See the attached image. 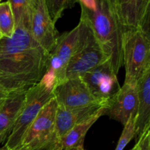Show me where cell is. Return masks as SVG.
Returning <instances> with one entry per match:
<instances>
[{
	"label": "cell",
	"mask_w": 150,
	"mask_h": 150,
	"mask_svg": "<svg viewBox=\"0 0 150 150\" xmlns=\"http://www.w3.org/2000/svg\"><path fill=\"white\" fill-rule=\"evenodd\" d=\"M78 2L87 9H92L95 5V0H78Z\"/></svg>",
	"instance_id": "obj_22"
},
{
	"label": "cell",
	"mask_w": 150,
	"mask_h": 150,
	"mask_svg": "<svg viewBox=\"0 0 150 150\" xmlns=\"http://www.w3.org/2000/svg\"><path fill=\"white\" fill-rule=\"evenodd\" d=\"M135 137H136V116H131L124 125V129L115 150H123L130 143V141Z\"/></svg>",
	"instance_id": "obj_20"
},
{
	"label": "cell",
	"mask_w": 150,
	"mask_h": 150,
	"mask_svg": "<svg viewBox=\"0 0 150 150\" xmlns=\"http://www.w3.org/2000/svg\"><path fill=\"white\" fill-rule=\"evenodd\" d=\"M16 29L15 20L8 1L0 3V32L1 36L10 38Z\"/></svg>",
	"instance_id": "obj_18"
},
{
	"label": "cell",
	"mask_w": 150,
	"mask_h": 150,
	"mask_svg": "<svg viewBox=\"0 0 150 150\" xmlns=\"http://www.w3.org/2000/svg\"><path fill=\"white\" fill-rule=\"evenodd\" d=\"M1 103V102H0V103Z\"/></svg>",
	"instance_id": "obj_28"
},
{
	"label": "cell",
	"mask_w": 150,
	"mask_h": 150,
	"mask_svg": "<svg viewBox=\"0 0 150 150\" xmlns=\"http://www.w3.org/2000/svg\"><path fill=\"white\" fill-rule=\"evenodd\" d=\"M114 10L122 29L149 31L150 0H113Z\"/></svg>",
	"instance_id": "obj_9"
},
{
	"label": "cell",
	"mask_w": 150,
	"mask_h": 150,
	"mask_svg": "<svg viewBox=\"0 0 150 150\" xmlns=\"http://www.w3.org/2000/svg\"><path fill=\"white\" fill-rule=\"evenodd\" d=\"M0 150H8V149H7V147H6L5 146H3L2 147L0 148ZM13 150H30L29 149V148H27L26 146H18V147L16 148V149H13Z\"/></svg>",
	"instance_id": "obj_23"
},
{
	"label": "cell",
	"mask_w": 150,
	"mask_h": 150,
	"mask_svg": "<svg viewBox=\"0 0 150 150\" xmlns=\"http://www.w3.org/2000/svg\"><path fill=\"white\" fill-rule=\"evenodd\" d=\"M26 91L10 92L0 103V133L11 132L25 101Z\"/></svg>",
	"instance_id": "obj_15"
},
{
	"label": "cell",
	"mask_w": 150,
	"mask_h": 150,
	"mask_svg": "<svg viewBox=\"0 0 150 150\" xmlns=\"http://www.w3.org/2000/svg\"><path fill=\"white\" fill-rule=\"evenodd\" d=\"M138 108L136 115V139L137 140L150 128V67L137 83Z\"/></svg>",
	"instance_id": "obj_14"
},
{
	"label": "cell",
	"mask_w": 150,
	"mask_h": 150,
	"mask_svg": "<svg viewBox=\"0 0 150 150\" xmlns=\"http://www.w3.org/2000/svg\"><path fill=\"white\" fill-rule=\"evenodd\" d=\"M106 103H98L78 109H67L58 105L55 119V136L58 142V148L59 139L62 136L75 125L97 114L105 106Z\"/></svg>",
	"instance_id": "obj_13"
},
{
	"label": "cell",
	"mask_w": 150,
	"mask_h": 150,
	"mask_svg": "<svg viewBox=\"0 0 150 150\" xmlns=\"http://www.w3.org/2000/svg\"><path fill=\"white\" fill-rule=\"evenodd\" d=\"M70 150H85L84 147H83V145H81V146H79L78 147L73 148V149H71Z\"/></svg>",
	"instance_id": "obj_24"
},
{
	"label": "cell",
	"mask_w": 150,
	"mask_h": 150,
	"mask_svg": "<svg viewBox=\"0 0 150 150\" xmlns=\"http://www.w3.org/2000/svg\"><path fill=\"white\" fill-rule=\"evenodd\" d=\"M53 93L58 105L67 109L83 108L108 101H100L95 98L81 78L65 79L57 83Z\"/></svg>",
	"instance_id": "obj_8"
},
{
	"label": "cell",
	"mask_w": 150,
	"mask_h": 150,
	"mask_svg": "<svg viewBox=\"0 0 150 150\" xmlns=\"http://www.w3.org/2000/svg\"><path fill=\"white\" fill-rule=\"evenodd\" d=\"M130 150H136V147H135V146H133V148H132V149H130Z\"/></svg>",
	"instance_id": "obj_25"
},
{
	"label": "cell",
	"mask_w": 150,
	"mask_h": 150,
	"mask_svg": "<svg viewBox=\"0 0 150 150\" xmlns=\"http://www.w3.org/2000/svg\"><path fill=\"white\" fill-rule=\"evenodd\" d=\"M48 57L29 28L16 26L11 37L0 39L1 87L8 94L38 84L46 70Z\"/></svg>",
	"instance_id": "obj_1"
},
{
	"label": "cell",
	"mask_w": 150,
	"mask_h": 150,
	"mask_svg": "<svg viewBox=\"0 0 150 150\" xmlns=\"http://www.w3.org/2000/svg\"><path fill=\"white\" fill-rule=\"evenodd\" d=\"M89 29L87 19L81 13L79 24L57 38L54 49L48 54L46 70L41 80L54 86L64 80L67 64L84 43Z\"/></svg>",
	"instance_id": "obj_3"
},
{
	"label": "cell",
	"mask_w": 150,
	"mask_h": 150,
	"mask_svg": "<svg viewBox=\"0 0 150 150\" xmlns=\"http://www.w3.org/2000/svg\"><path fill=\"white\" fill-rule=\"evenodd\" d=\"M105 107L90 118L75 125L62 136L59 142V150H70L83 145L86 133L95 122L103 116Z\"/></svg>",
	"instance_id": "obj_16"
},
{
	"label": "cell",
	"mask_w": 150,
	"mask_h": 150,
	"mask_svg": "<svg viewBox=\"0 0 150 150\" xmlns=\"http://www.w3.org/2000/svg\"><path fill=\"white\" fill-rule=\"evenodd\" d=\"M1 37H2V36H1V32H0V39H1Z\"/></svg>",
	"instance_id": "obj_26"
},
{
	"label": "cell",
	"mask_w": 150,
	"mask_h": 150,
	"mask_svg": "<svg viewBox=\"0 0 150 150\" xmlns=\"http://www.w3.org/2000/svg\"><path fill=\"white\" fill-rule=\"evenodd\" d=\"M16 26H23L30 29L33 0H8Z\"/></svg>",
	"instance_id": "obj_17"
},
{
	"label": "cell",
	"mask_w": 150,
	"mask_h": 150,
	"mask_svg": "<svg viewBox=\"0 0 150 150\" xmlns=\"http://www.w3.org/2000/svg\"><path fill=\"white\" fill-rule=\"evenodd\" d=\"M122 65L125 69V83L137 84L150 67L149 31L136 29L123 33Z\"/></svg>",
	"instance_id": "obj_4"
},
{
	"label": "cell",
	"mask_w": 150,
	"mask_h": 150,
	"mask_svg": "<svg viewBox=\"0 0 150 150\" xmlns=\"http://www.w3.org/2000/svg\"><path fill=\"white\" fill-rule=\"evenodd\" d=\"M136 150H150V130H146L137 139Z\"/></svg>",
	"instance_id": "obj_21"
},
{
	"label": "cell",
	"mask_w": 150,
	"mask_h": 150,
	"mask_svg": "<svg viewBox=\"0 0 150 150\" xmlns=\"http://www.w3.org/2000/svg\"><path fill=\"white\" fill-rule=\"evenodd\" d=\"M53 98V89L41 81L26 90L21 111L4 144L8 150H13L21 145L23 136L29 126L42 108Z\"/></svg>",
	"instance_id": "obj_5"
},
{
	"label": "cell",
	"mask_w": 150,
	"mask_h": 150,
	"mask_svg": "<svg viewBox=\"0 0 150 150\" xmlns=\"http://www.w3.org/2000/svg\"><path fill=\"white\" fill-rule=\"evenodd\" d=\"M57 106L54 98L42 108L26 130L21 146L30 150H59L55 136Z\"/></svg>",
	"instance_id": "obj_6"
},
{
	"label": "cell",
	"mask_w": 150,
	"mask_h": 150,
	"mask_svg": "<svg viewBox=\"0 0 150 150\" xmlns=\"http://www.w3.org/2000/svg\"><path fill=\"white\" fill-rule=\"evenodd\" d=\"M109 60L94 35L90 26L87 37L79 51L69 62L65 71V79L81 78L99 64Z\"/></svg>",
	"instance_id": "obj_7"
},
{
	"label": "cell",
	"mask_w": 150,
	"mask_h": 150,
	"mask_svg": "<svg viewBox=\"0 0 150 150\" xmlns=\"http://www.w3.org/2000/svg\"><path fill=\"white\" fill-rule=\"evenodd\" d=\"M94 35L109 58L113 68L118 74L122 66L123 31L114 10L113 0H95L92 9L81 5Z\"/></svg>",
	"instance_id": "obj_2"
},
{
	"label": "cell",
	"mask_w": 150,
	"mask_h": 150,
	"mask_svg": "<svg viewBox=\"0 0 150 150\" xmlns=\"http://www.w3.org/2000/svg\"><path fill=\"white\" fill-rule=\"evenodd\" d=\"M30 32L38 44L49 54L57 42V31L44 0H33Z\"/></svg>",
	"instance_id": "obj_11"
},
{
	"label": "cell",
	"mask_w": 150,
	"mask_h": 150,
	"mask_svg": "<svg viewBox=\"0 0 150 150\" xmlns=\"http://www.w3.org/2000/svg\"><path fill=\"white\" fill-rule=\"evenodd\" d=\"M1 0H0V3H1Z\"/></svg>",
	"instance_id": "obj_27"
},
{
	"label": "cell",
	"mask_w": 150,
	"mask_h": 150,
	"mask_svg": "<svg viewBox=\"0 0 150 150\" xmlns=\"http://www.w3.org/2000/svg\"><path fill=\"white\" fill-rule=\"evenodd\" d=\"M51 20L56 23L67 9L76 5L78 0H44Z\"/></svg>",
	"instance_id": "obj_19"
},
{
	"label": "cell",
	"mask_w": 150,
	"mask_h": 150,
	"mask_svg": "<svg viewBox=\"0 0 150 150\" xmlns=\"http://www.w3.org/2000/svg\"><path fill=\"white\" fill-rule=\"evenodd\" d=\"M81 79L92 95L100 101L108 100L121 87L109 60L85 73Z\"/></svg>",
	"instance_id": "obj_10"
},
{
	"label": "cell",
	"mask_w": 150,
	"mask_h": 150,
	"mask_svg": "<svg viewBox=\"0 0 150 150\" xmlns=\"http://www.w3.org/2000/svg\"><path fill=\"white\" fill-rule=\"evenodd\" d=\"M138 108L137 84L125 83L108 100L103 115L125 125L131 116H136Z\"/></svg>",
	"instance_id": "obj_12"
}]
</instances>
